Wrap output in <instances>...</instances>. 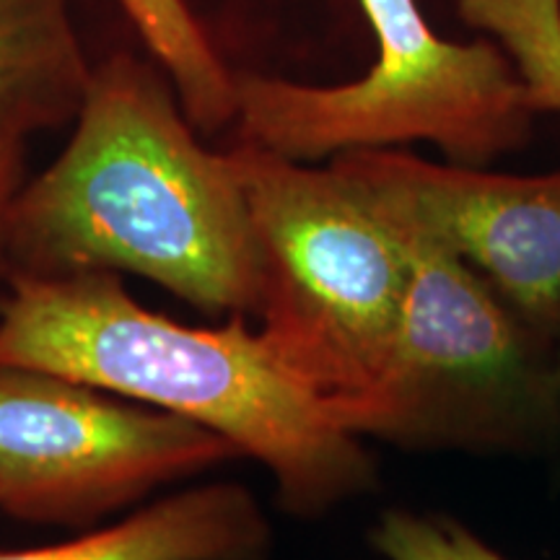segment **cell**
Here are the masks:
<instances>
[{
  "mask_svg": "<svg viewBox=\"0 0 560 560\" xmlns=\"http://www.w3.org/2000/svg\"><path fill=\"white\" fill-rule=\"evenodd\" d=\"M376 560H511L499 548L441 511L389 509L369 532Z\"/></svg>",
  "mask_w": 560,
  "mask_h": 560,
  "instance_id": "11",
  "label": "cell"
},
{
  "mask_svg": "<svg viewBox=\"0 0 560 560\" xmlns=\"http://www.w3.org/2000/svg\"><path fill=\"white\" fill-rule=\"evenodd\" d=\"M151 60L172 81L187 120L202 136L234 128L236 73L221 58L187 0H120Z\"/></svg>",
  "mask_w": 560,
  "mask_h": 560,
  "instance_id": "10",
  "label": "cell"
},
{
  "mask_svg": "<svg viewBox=\"0 0 560 560\" xmlns=\"http://www.w3.org/2000/svg\"><path fill=\"white\" fill-rule=\"evenodd\" d=\"M236 457L226 439L174 412L0 363V509L13 520L91 529Z\"/></svg>",
  "mask_w": 560,
  "mask_h": 560,
  "instance_id": "6",
  "label": "cell"
},
{
  "mask_svg": "<svg viewBox=\"0 0 560 560\" xmlns=\"http://www.w3.org/2000/svg\"><path fill=\"white\" fill-rule=\"evenodd\" d=\"M402 240L410 283L361 439L420 452L548 450L552 348L470 265L433 244Z\"/></svg>",
  "mask_w": 560,
  "mask_h": 560,
  "instance_id": "5",
  "label": "cell"
},
{
  "mask_svg": "<svg viewBox=\"0 0 560 560\" xmlns=\"http://www.w3.org/2000/svg\"><path fill=\"white\" fill-rule=\"evenodd\" d=\"M548 450L560 457V342L550 359V441Z\"/></svg>",
  "mask_w": 560,
  "mask_h": 560,
  "instance_id": "13",
  "label": "cell"
},
{
  "mask_svg": "<svg viewBox=\"0 0 560 560\" xmlns=\"http://www.w3.org/2000/svg\"><path fill=\"white\" fill-rule=\"evenodd\" d=\"M255 234L260 335L278 361L361 436L387 376L410 249L327 166L236 140L229 149Z\"/></svg>",
  "mask_w": 560,
  "mask_h": 560,
  "instance_id": "3",
  "label": "cell"
},
{
  "mask_svg": "<svg viewBox=\"0 0 560 560\" xmlns=\"http://www.w3.org/2000/svg\"><path fill=\"white\" fill-rule=\"evenodd\" d=\"M21 156H24V140L0 128V268H3L9 213L21 190Z\"/></svg>",
  "mask_w": 560,
  "mask_h": 560,
  "instance_id": "12",
  "label": "cell"
},
{
  "mask_svg": "<svg viewBox=\"0 0 560 560\" xmlns=\"http://www.w3.org/2000/svg\"><path fill=\"white\" fill-rule=\"evenodd\" d=\"M153 60L94 62L73 136L21 185L9 213V276H143L206 314H252L255 234L231 153L200 143Z\"/></svg>",
  "mask_w": 560,
  "mask_h": 560,
  "instance_id": "1",
  "label": "cell"
},
{
  "mask_svg": "<svg viewBox=\"0 0 560 560\" xmlns=\"http://www.w3.org/2000/svg\"><path fill=\"white\" fill-rule=\"evenodd\" d=\"M276 535L240 482H210L138 509L75 540L0 550V560H272Z\"/></svg>",
  "mask_w": 560,
  "mask_h": 560,
  "instance_id": "8",
  "label": "cell"
},
{
  "mask_svg": "<svg viewBox=\"0 0 560 560\" xmlns=\"http://www.w3.org/2000/svg\"><path fill=\"white\" fill-rule=\"evenodd\" d=\"M359 3L376 37L366 73L335 86L236 73V140L304 164L423 140L488 166L527 145L537 112L499 42L439 37L418 0Z\"/></svg>",
  "mask_w": 560,
  "mask_h": 560,
  "instance_id": "4",
  "label": "cell"
},
{
  "mask_svg": "<svg viewBox=\"0 0 560 560\" xmlns=\"http://www.w3.org/2000/svg\"><path fill=\"white\" fill-rule=\"evenodd\" d=\"M330 164L397 234L450 252L478 272L527 330L560 342V170L495 174L366 149Z\"/></svg>",
  "mask_w": 560,
  "mask_h": 560,
  "instance_id": "7",
  "label": "cell"
},
{
  "mask_svg": "<svg viewBox=\"0 0 560 560\" xmlns=\"http://www.w3.org/2000/svg\"><path fill=\"white\" fill-rule=\"evenodd\" d=\"M0 363L45 369L206 425L272 475L280 509L319 520L376 486L363 439L342 429L244 314L187 327L145 310L117 272L11 276Z\"/></svg>",
  "mask_w": 560,
  "mask_h": 560,
  "instance_id": "2",
  "label": "cell"
},
{
  "mask_svg": "<svg viewBox=\"0 0 560 560\" xmlns=\"http://www.w3.org/2000/svg\"><path fill=\"white\" fill-rule=\"evenodd\" d=\"M91 73L73 0H0V128L26 140L70 125Z\"/></svg>",
  "mask_w": 560,
  "mask_h": 560,
  "instance_id": "9",
  "label": "cell"
}]
</instances>
